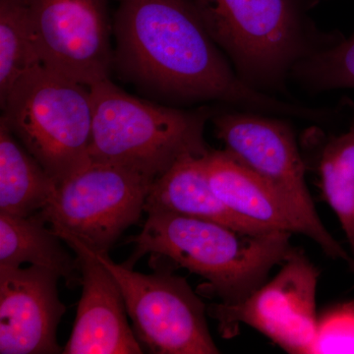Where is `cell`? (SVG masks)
Wrapping results in <instances>:
<instances>
[{"instance_id":"cell-4","label":"cell","mask_w":354,"mask_h":354,"mask_svg":"<svg viewBox=\"0 0 354 354\" xmlns=\"http://www.w3.org/2000/svg\"><path fill=\"white\" fill-rule=\"evenodd\" d=\"M94 106L92 162L120 165L156 179L185 156H204L211 109L183 111L138 99L111 82L90 86Z\"/></svg>"},{"instance_id":"cell-14","label":"cell","mask_w":354,"mask_h":354,"mask_svg":"<svg viewBox=\"0 0 354 354\" xmlns=\"http://www.w3.org/2000/svg\"><path fill=\"white\" fill-rule=\"evenodd\" d=\"M204 156H185L158 176L149 190L144 212L215 221L246 234L272 232L236 215L216 196L205 171Z\"/></svg>"},{"instance_id":"cell-21","label":"cell","mask_w":354,"mask_h":354,"mask_svg":"<svg viewBox=\"0 0 354 354\" xmlns=\"http://www.w3.org/2000/svg\"><path fill=\"white\" fill-rule=\"evenodd\" d=\"M346 264L348 265L351 271L354 272V259L353 257L349 258V259L346 261Z\"/></svg>"},{"instance_id":"cell-18","label":"cell","mask_w":354,"mask_h":354,"mask_svg":"<svg viewBox=\"0 0 354 354\" xmlns=\"http://www.w3.org/2000/svg\"><path fill=\"white\" fill-rule=\"evenodd\" d=\"M39 65L29 0H0V104L15 84Z\"/></svg>"},{"instance_id":"cell-16","label":"cell","mask_w":354,"mask_h":354,"mask_svg":"<svg viewBox=\"0 0 354 354\" xmlns=\"http://www.w3.org/2000/svg\"><path fill=\"white\" fill-rule=\"evenodd\" d=\"M307 143L313 146L314 171L324 201L339 218L354 255V111L346 131L327 135L309 129Z\"/></svg>"},{"instance_id":"cell-2","label":"cell","mask_w":354,"mask_h":354,"mask_svg":"<svg viewBox=\"0 0 354 354\" xmlns=\"http://www.w3.org/2000/svg\"><path fill=\"white\" fill-rule=\"evenodd\" d=\"M147 215L141 232L128 241L135 247L123 265L133 269L149 255L153 270L184 268L202 277L207 290L221 304L245 299L295 250L292 234L283 230L246 234L191 216L162 212Z\"/></svg>"},{"instance_id":"cell-22","label":"cell","mask_w":354,"mask_h":354,"mask_svg":"<svg viewBox=\"0 0 354 354\" xmlns=\"http://www.w3.org/2000/svg\"><path fill=\"white\" fill-rule=\"evenodd\" d=\"M322 1V0H309L310 3H311L312 6H316L319 2Z\"/></svg>"},{"instance_id":"cell-11","label":"cell","mask_w":354,"mask_h":354,"mask_svg":"<svg viewBox=\"0 0 354 354\" xmlns=\"http://www.w3.org/2000/svg\"><path fill=\"white\" fill-rule=\"evenodd\" d=\"M59 274L39 266L0 269V353L55 354L58 324L66 307Z\"/></svg>"},{"instance_id":"cell-19","label":"cell","mask_w":354,"mask_h":354,"mask_svg":"<svg viewBox=\"0 0 354 354\" xmlns=\"http://www.w3.org/2000/svg\"><path fill=\"white\" fill-rule=\"evenodd\" d=\"M290 79L311 94L339 88L354 90V32L300 62Z\"/></svg>"},{"instance_id":"cell-17","label":"cell","mask_w":354,"mask_h":354,"mask_svg":"<svg viewBox=\"0 0 354 354\" xmlns=\"http://www.w3.org/2000/svg\"><path fill=\"white\" fill-rule=\"evenodd\" d=\"M57 190V181L0 120V213L34 215Z\"/></svg>"},{"instance_id":"cell-1","label":"cell","mask_w":354,"mask_h":354,"mask_svg":"<svg viewBox=\"0 0 354 354\" xmlns=\"http://www.w3.org/2000/svg\"><path fill=\"white\" fill-rule=\"evenodd\" d=\"M114 66L121 77L172 101H215L232 108L317 121L311 108L242 81L192 0H120L113 22Z\"/></svg>"},{"instance_id":"cell-5","label":"cell","mask_w":354,"mask_h":354,"mask_svg":"<svg viewBox=\"0 0 354 354\" xmlns=\"http://www.w3.org/2000/svg\"><path fill=\"white\" fill-rule=\"evenodd\" d=\"M0 120L58 184L91 162L92 91L43 66L15 84Z\"/></svg>"},{"instance_id":"cell-8","label":"cell","mask_w":354,"mask_h":354,"mask_svg":"<svg viewBox=\"0 0 354 354\" xmlns=\"http://www.w3.org/2000/svg\"><path fill=\"white\" fill-rule=\"evenodd\" d=\"M95 254L118 281L144 349L155 354L220 353L207 324L206 306L185 279L167 270L141 274L116 264L108 253Z\"/></svg>"},{"instance_id":"cell-3","label":"cell","mask_w":354,"mask_h":354,"mask_svg":"<svg viewBox=\"0 0 354 354\" xmlns=\"http://www.w3.org/2000/svg\"><path fill=\"white\" fill-rule=\"evenodd\" d=\"M242 81L267 94L290 95L300 62L344 38L309 15V0H192Z\"/></svg>"},{"instance_id":"cell-9","label":"cell","mask_w":354,"mask_h":354,"mask_svg":"<svg viewBox=\"0 0 354 354\" xmlns=\"http://www.w3.org/2000/svg\"><path fill=\"white\" fill-rule=\"evenodd\" d=\"M318 270L293 250L281 271L239 304L209 305L223 337H234L241 324L257 330L288 353L311 354L318 317Z\"/></svg>"},{"instance_id":"cell-20","label":"cell","mask_w":354,"mask_h":354,"mask_svg":"<svg viewBox=\"0 0 354 354\" xmlns=\"http://www.w3.org/2000/svg\"><path fill=\"white\" fill-rule=\"evenodd\" d=\"M354 353V300L330 307L318 318L311 354Z\"/></svg>"},{"instance_id":"cell-10","label":"cell","mask_w":354,"mask_h":354,"mask_svg":"<svg viewBox=\"0 0 354 354\" xmlns=\"http://www.w3.org/2000/svg\"><path fill=\"white\" fill-rule=\"evenodd\" d=\"M32 41L46 68L85 85L114 66L108 0H29Z\"/></svg>"},{"instance_id":"cell-7","label":"cell","mask_w":354,"mask_h":354,"mask_svg":"<svg viewBox=\"0 0 354 354\" xmlns=\"http://www.w3.org/2000/svg\"><path fill=\"white\" fill-rule=\"evenodd\" d=\"M155 179L120 165L92 162L57 185L41 211L53 232L95 253H109L138 221Z\"/></svg>"},{"instance_id":"cell-6","label":"cell","mask_w":354,"mask_h":354,"mask_svg":"<svg viewBox=\"0 0 354 354\" xmlns=\"http://www.w3.org/2000/svg\"><path fill=\"white\" fill-rule=\"evenodd\" d=\"M216 138L237 162L262 178L306 221L316 242L334 259L351 256L324 227L305 180L304 157L286 118L234 109L215 111Z\"/></svg>"},{"instance_id":"cell-15","label":"cell","mask_w":354,"mask_h":354,"mask_svg":"<svg viewBox=\"0 0 354 354\" xmlns=\"http://www.w3.org/2000/svg\"><path fill=\"white\" fill-rule=\"evenodd\" d=\"M46 225L41 212L30 216L0 213V269L39 266L57 272L69 288L80 286L78 258L67 251L64 241Z\"/></svg>"},{"instance_id":"cell-13","label":"cell","mask_w":354,"mask_h":354,"mask_svg":"<svg viewBox=\"0 0 354 354\" xmlns=\"http://www.w3.org/2000/svg\"><path fill=\"white\" fill-rule=\"evenodd\" d=\"M203 160L214 192L236 215L269 230L299 234L313 241L311 228L301 216L225 150H209Z\"/></svg>"},{"instance_id":"cell-12","label":"cell","mask_w":354,"mask_h":354,"mask_svg":"<svg viewBox=\"0 0 354 354\" xmlns=\"http://www.w3.org/2000/svg\"><path fill=\"white\" fill-rule=\"evenodd\" d=\"M62 239L76 253L82 286L73 329L62 353H143L128 323L124 298L113 274L82 242L69 236Z\"/></svg>"}]
</instances>
